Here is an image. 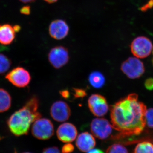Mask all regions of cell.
<instances>
[{
  "mask_svg": "<svg viewBox=\"0 0 153 153\" xmlns=\"http://www.w3.org/2000/svg\"><path fill=\"white\" fill-rule=\"evenodd\" d=\"M1 139V136H0V140Z\"/></svg>",
  "mask_w": 153,
  "mask_h": 153,
  "instance_id": "cell-33",
  "label": "cell"
},
{
  "mask_svg": "<svg viewBox=\"0 0 153 153\" xmlns=\"http://www.w3.org/2000/svg\"></svg>",
  "mask_w": 153,
  "mask_h": 153,
  "instance_id": "cell-34",
  "label": "cell"
},
{
  "mask_svg": "<svg viewBox=\"0 0 153 153\" xmlns=\"http://www.w3.org/2000/svg\"><path fill=\"white\" fill-rule=\"evenodd\" d=\"M88 105L91 112L97 117L104 116L109 110L106 98L99 94H91L88 100Z\"/></svg>",
  "mask_w": 153,
  "mask_h": 153,
  "instance_id": "cell-6",
  "label": "cell"
},
{
  "mask_svg": "<svg viewBox=\"0 0 153 153\" xmlns=\"http://www.w3.org/2000/svg\"><path fill=\"white\" fill-rule=\"evenodd\" d=\"M74 147L72 144L67 143L63 145L62 148V153H71L74 151Z\"/></svg>",
  "mask_w": 153,
  "mask_h": 153,
  "instance_id": "cell-22",
  "label": "cell"
},
{
  "mask_svg": "<svg viewBox=\"0 0 153 153\" xmlns=\"http://www.w3.org/2000/svg\"><path fill=\"white\" fill-rule=\"evenodd\" d=\"M122 71L130 79L139 78L144 73L143 63L137 57H130L124 61L121 66Z\"/></svg>",
  "mask_w": 153,
  "mask_h": 153,
  "instance_id": "cell-4",
  "label": "cell"
},
{
  "mask_svg": "<svg viewBox=\"0 0 153 153\" xmlns=\"http://www.w3.org/2000/svg\"><path fill=\"white\" fill-rule=\"evenodd\" d=\"M6 78L15 86L24 88L29 85L31 76L27 70L23 67H18L9 72Z\"/></svg>",
  "mask_w": 153,
  "mask_h": 153,
  "instance_id": "cell-9",
  "label": "cell"
},
{
  "mask_svg": "<svg viewBox=\"0 0 153 153\" xmlns=\"http://www.w3.org/2000/svg\"><path fill=\"white\" fill-rule=\"evenodd\" d=\"M21 30L19 25L12 26L9 24L0 25V44H10L16 38V33Z\"/></svg>",
  "mask_w": 153,
  "mask_h": 153,
  "instance_id": "cell-13",
  "label": "cell"
},
{
  "mask_svg": "<svg viewBox=\"0 0 153 153\" xmlns=\"http://www.w3.org/2000/svg\"><path fill=\"white\" fill-rule=\"evenodd\" d=\"M134 153H153V144L149 142H143L138 144Z\"/></svg>",
  "mask_w": 153,
  "mask_h": 153,
  "instance_id": "cell-17",
  "label": "cell"
},
{
  "mask_svg": "<svg viewBox=\"0 0 153 153\" xmlns=\"http://www.w3.org/2000/svg\"><path fill=\"white\" fill-rule=\"evenodd\" d=\"M87 153H104L103 151L98 149H93L87 152Z\"/></svg>",
  "mask_w": 153,
  "mask_h": 153,
  "instance_id": "cell-28",
  "label": "cell"
},
{
  "mask_svg": "<svg viewBox=\"0 0 153 153\" xmlns=\"http://www.w3.org/2000/svg\"><path fill=\"white\" fill-rule=\"evenodd\" d=\"M146 106L138 100L135 93L120 100L111 108L110 117L113 128L123 136L137 135L146 126Z\"/></svg>",
  "mask_w": 153,
  "mask_h": 153,
  "instance_id": "cell-1",
  "label": "cell"
},
{
  "mask_svg": "<svg viewBox=\"0 0 153 153\" xmlns=\"http://www.w3.org/2000/svg\"><path fill=\"white\" fill-rule=\"evenodd\" d=\"M88 81L90 85L94 88H100L105 84V77L101 72L94 71L89 74Z\"/></svg>",
  "mask_w": 153,
  "mask_h": 153,
  "instance_id": "cell-15",
  "label": "cell"
},
{
  "mask_svg": "<svg viewBox=\"0 0 153 153\" xmlns=\"http://www.w3.org/2000/svg\"><path fill=\"white\" fill-rule=\"evenodd\" d=\"M146 125L151 129H153V108L147 109L145 115Z\"/></svg>",
  "mask_w": 153,
  "mask_h": 153,
  "instance_id": "cell-20",
  "label": "cell"
},
{
  "mask_svg": "<svg viewBox=\"0 0 153 153\" xmlns=\"http://www.w3.org/2000/svg\"><path fill=\"white\" fill-rule=\"evenodd\" d=\"M112 128L108 120L101 117L94 119L90 124L91 133L100 140H105L112 133Z\"/></svg>",
  "mask_w": 153,
  "mask_h": 153,
  "instance_id": "cell-5",
  "label": "cell"
},
{
  "mask_svg": "<svg viewBox=\"0 0 153 153\" xmlns=\"http://www.w3.org/2000/svg\"><path fill=\"white\" fill-rule=\"evenodd\" d=\"M145 86L149 90H153V78H149L146 79L145 82Z\"/></svg>",
  "mask_w": 153,
  "mask_h": 153,
  "instance_id": "cell-24",
  "label": "cell"
},
{
  "mask_svg": "<svg viewBox=\"0 0 153 153\" xmlns=\"http://www.w3.org/2000/svg\"><path fill=\"white\" fill-rule=\"evenodd\" d=\"M60 94L64 98H68L69 97V92L68 90L61 91L60 92Z\"/></svg>",
  "mask_w": 153,
  "mask_h": 153,
  "instance_id": "cell-27",
  "label": "cell"
},
{
  "mask_svg": "<svg viewBox=\"0 0 153 153\" xmlns=\"http://www.w3.org/2000/svg\"><path fill=\"white\" fill-rule=\"evenodd\" d=\"M39 102L38 98L33 97L22 108L14 113L7 120L10 131L16 136L27 134L30 126L41 117L38 111Z\"/></svg>",
  "mask_w": 153,
  "mask_h": 153,
  "instance_id": "cell-2",
  "label": "cell"
},
{
  "mask_svg": "<svg viewBox=\"0 0 153 153\" xmlns=\"http://www.w3.org/2000/svg\"><path fill=\"white\" fill-rule=\"evenodd\" d=\"M22 153H32L31 152H23Z\"/></svg>",
  "mask_w": 153,
  "mask_h": 153,
  "instance_id": "cell-31",
  "label": "cell"
},
{
  "mask_svg": "<svg viewBox=\"0 0 153 153\" xmlns=\"http://www.w3.org/2000/svg\"><path fill=\"white\" fill-rule=\"evenodd\" d=\"M69 28L67 23L61 19H57L49 25V32L52 38L55 40H61L68 35Z\"/></svg>",
  "mask_w": 153,
  "mask_h": 153,
  "instance_id": "cell-12",
  "label": "cell"
},
{
  "mask_svg": "<svg viewBox=\"0 0 153 153\" xmlns=\"http://www.w3.org/2000/svg\"><path fill=\"white\" fill-rule=\"evenodd\" d=\"M69 60L68 49L63 46L53 47L48 54V60L54 68L59 69L65 66Z\"/></svg>",
  "mask_w": 153,
  "mask_h": 153,
  "instance_id": "cell-8",
  "label": "cell"
},
{
  "mask_svg": "<svg viewBox=\"0 0 153 153\" xmlns=\"http://www.w3.org/2000/svg\"><path fill=\"white\" fill-rule=\"evenodd\" d=\"M74 96L75 98H83L87 95L86 91L82 88H73Z\"/></svg>",
  "mask_w": 153,
  "mask_h": 153,
  "instance_id": "cell-21",
  "label": "cell"
},
{
  "mask_svg": "<svg viewBox=\"0 0 153 153\" xmlns=\"http://www.w3.org/2000/svg\"><path fill=\"white\" fill-rule=\"evenodd\" d=\"M31 131L33 136L38 140H49L54 135V126L48 119L41 117L33 123Z\"/></svg>",
  "mask_w": 153,
  "mask_h": 153,
  "instance_id": "cell-3",
  "label": "cell"
},
{
  "mask_svg": "<svg viewBox=\"0 0 153 153\" xmlns=\"http://www.w3.org/2000/svg\"><path fill=\"white\" fill-rule=\"evenodd\" d=\"M152 65L153 66V58L152 59Z\"/></svg>",
  "mask_w": 153,
  "mask_h": 153,
  "instance_id": "cell-32",
  "label": "cell"
},
{
  "mask_svg": "<svg viewBox=\"0 0 153 153\" xmlns=\"http://www.w3.org/2000/svg\"><path fill=\"white\" fill-rule=\"evenodd\" d=\"M19 1L22 3H29L33 2H34V1H36V0H19Z\"/></svg>",
  "mask_w": 153,
  "mask_h": 153,
  "instance_id": "cell-29",
  "label": "cell"
},
{
  "mask_svg": "<svg viewBox=\"0 0 153 153\" xmlns=\"http://www.w3.org/2000/svg\"><path fill=\"white\" fill-rule=\"evenodd\" d=\"M106 153H128L125 147L120 144H114L110 146L106 150Z\"/></svg>",
  "mask_w": 153,
  "mask_h": 153,
  "instance_id": "cell-19",
  "label": "cell"
},
{
  "mask_svg": "<svg viewBox=\"0 0 153 153\" xmlns=\"http://www.w3.org/2000/svg\"><path fill=\"white\" fill-rule=\"evenodd\" d=\"M50 113L54 120L58 122H63L70 117L71 109L66 102L58 100L52 104L50 108Z\"/></svg>",
  "mask_w": 153,
  "mask_h": 153,
  "instance_id": "cell-10",
  "label": "cell"
},
{
  "mask_svg": "<svg viewBox=\"0 0 153 153\" xmlns=\"http://www.w3.org/2000/svg\"><path fill=\"white\" fill-rule=\"evenodd\" d=\"M11 105L10 95L4 89L0 88V113L7 111Z\"/></svg>",
  "mask_w": 153,
  "mask_h": 153,
  "instance_id": "cell-16",
  "label": "cell"
},
{
  "mask_svg": "<svg viewBox=\"0 0 153 153\" xmlns=\"http://www.w3.org/2000/svg\"><path fill=\"white\" fill-rule=\"evenodd\" d=\"M96 140L93 135L84 132L79 134L76 141V146L79 151L87 152L95 146Z\"/></svg>",
  "mask_w": 153,
  "mask_h": 153,
  "instance_id": "cell-14",
  "label": "cell"
},
{
  "mask_svg": "<svg viewBox=\"0 0 153 153\" xmlns=\"http://www.w3.org/2000/svg\"><path fill=\"white\" fill-rule=\"evenodd\" d=\"M44 1L49 4H52V3L56 2L58 0H44Z\"/></svg>",
  "mask_w": 153,
  "mask_h": 153,
  "instance_id": "cell-30",
  "label": "cell"
},
{
  "mask_svg": "<svg viewBox=\"0 0 153 153\" xmlns=\"http://www.w3.org/2000/svg\"><path fill=\"white\" fill-rule=\"evenodd\" d=\"M77 130L75 126L70 123H64L60 125L57 130L58 139L62 142L70 143L76 139Z\"/></svg>",
  "mask_w": 153,
  "mask_h": 153,
  "instance_id": "cell-11",
  "label": "cell"
},
{
  "mask_svg": "<svg viewBox=\"0 0 153 153\" xmlns=\"http://www.w3.org/2000/svg\"><path fill=\"white\" fill-rule=\"evenodd\" d=\"M11 65L10 60L4 55L0 54V74L5 73L10 69Z\"/></svg>",
  "mask_w": 153,
  "mask_h": 153,
  "instance_id": "cell-18",
  "label": "cell"
},
{
  "mask_svg": "<svg viewBox=\"0 0 153 153\" xmlns=\"http://www.w3.org/2000/svg\"><path fill=\"white\" fill-rule=\"evenodd\" d=\"M42 153H60V152L58 148L53 146L45 148Z\"/></svg>",
  "mask_w": 153,
  "mask_h": 153,
  "instance_id": "cell-23",
  "label": "cell"
},
{
  "mask_svg": "<svg viewBox=\"0 0 153 153\" xmlns=\"http://www.w3.org/2000/svg\"><path fill=\"white\" fill-rule=\"evenodd\" d=\"M20 12H21V13L24 14V15H29L31 12L30 7L29 6H24L21 9Z\"/></svg>",
  "mask_w": 153,
  "mask_h": 153,
  "instance_id": "cell-26",
  "label": "cell"
},
{
  "mask_svg": "<svg viewBox=\"0 0 153 153\" xmlns=\"http://www.w3.org/2000/svg\"><path fill=\"white\" fill-rule=\"evenodd\" d=\"M131 50L134 56L137 58H144L148 57L152 49V44L149 39L140 36L137 37L131 44Z\"/></svg>",
  "mask_w": 153,
  "mask_h": 153,
  "instance_id": "cell-7",
  "label": "cell"
},
{
  "mask_svg": "<svg viewBox=\"0 0 153 153\" xmlns=\"http://www.w3.org/2000/svg\"><path fill=\"white\" fill-rule=\"evenodd\" d=\"M153 7V0H149L146 4L142 7L140 10L142 12H146L149 9L152 8Z\"/></svg>",
  "mask_w": 153,
  "mask_h": 153,
  "instance_id": "cell-25",
  "label": "cell"
}]
</instances>
